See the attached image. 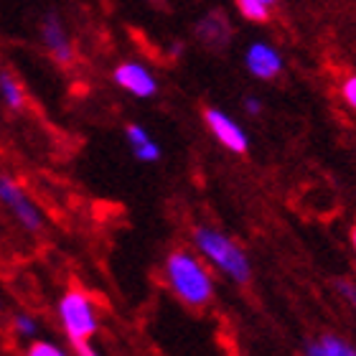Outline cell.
<instances>
[{"mask_svg":"<svg viewBox=\"0 0 356 356\" xmlns=\"http://www.w3.org/2000/svg\"><path fill=\"white\" fill-rule=\"evenodd\" d=\"M41 41H44L46 51L51 54V59L61 67H69V64H74V44H72V38H69L67 29H64V23L56 13H46L41 18Z\"/></svg>","mask_w":356,"mask_h":356,"instance_id":"7","label":"cell"},{"mask_svg":"<svg viewBox=\"0 0 356 356\" xmlns=\"http://www.w3.org/2000/svg\"><path fill=\"white\" fill-rule=\"evenodd\" d=\"M193 247L201 252V257L214 265L222 275H227L232 282L247 285L252 280V265L242 247L224 232L214 227H196L193 229Z\"/></svg>","mask_w":356,"mask_h":356,"instance_id":"2","label":"cell"},{"mask_svg":"<svg viewBox=\"0 0 356 356\" xmlns=\"http://www.w3.org/2000/svg\"><path fill=\"white\" fill-rule=\"evenodd\" d=\"M64 346L54 341H44V339H33L29 346V356H64Z\"/></svg>","mask_w":356,"mask_h":356,"instance_id":"15","label":"cell"},{"mask_svg":"<svg viewBox=\"0 0 356 356\" xmlns=\"http://www.w3.org/2000/svg\"><path fill=\"white\" fill-rule=\"evenodd\" d=\"M0 99L13 112H21L26 107V95H23L21 82L8 69H0Z\"/></svg>","mask_w":356,"mask_h":356,"instance_id":"11","label":"cell"},{"mask_svg":"<svg viewBox=\"0 0 356 356\" xmlns=\"http://www.w3.org/2000/svg\"><path fill=\"white\" fill-rule=\"evenodd\" d=\"M234 6H237L239 15H242L245 21L265 23L267 18H270V6L262 3V0H234Z\"/></svg>","mask_w":356,"mask_h":356,"instance_id":"12","label":"cell"},{"mask_svg":"<svg viewBox=\"0 0 356 356\" xmlns=\"http://www.w3.org/2000/svg\"><path fill=\"white\" fill-rule=\"evenodd\" d=\"M262 3H267V6H275V3H277V0H262Z\"/></svg>","mask_w":356,"mask_h":356,"instance_id":"20","label":"cell"},{"mask_svg":"<svg viewBox=\"0 0 356 356\" xmlns=\"http://www.w3.org/2000/svg\"><path fill=\"white\" fill-rule=\"evenodd\" d=\"M59 321L64 328L67 341L74 346L79 354H95L92 349V339L99 331V321H97V308L95 300L84 293V290H67L59 298Z\"/></svg>","mask_w":356,"mask_h":356,"instance_id":"3","label":"cell"},{"mask_svg":"<svg viewBox=\"0 0 356 356\" xmlns=\"http://www.w3.org/2000/svg\"><path fill=\"white\" fill-rule=\"evenodd\" d=\"M303 354L308 356H356V346L336 334H321L303 346Z\"/></svg>","mask_w":356,"mask_h":356,"instance_id":"10","label":"cell"},{"mask_svg":"<svg viewBox=\"0 0 356 356\" xmlns=\"http://www.w3.org/2000/svg\"><path fill=\"white\" fill-rule=\"evenodd\" d=\"M0 308H3V303H0Z\"/></svg>","mask_w":356,"mask_h":356,"instance_id":"22","label":"cell"},{"mask_svg":"<svg viewBox=\"0 0 356 356\" xmlns=\"http://www.w3.org/2000/svg\"><path fill=\"white\" fill-rule=\"evenodd\" d=\"M163 273L171 293L188 308H204L214 298V277L188 250H173L165 257Z\"/></svg>","mask_w":356,"mask_h":356,"instance_id":"1","label":"cell"},{"mask_svg":"<svg viewBox=\"0 0 356 356\" xmlns=\"http://www.w3.org/2000/svg\"><path fill=\"white\" fill-rule=\"evenodd\" d=\"M0 204L13 214V219L21 224L23 229L36 234L44 229V214L41 209L31 201V196L23 191V186L18 181H13L10 176L0 173Z\"/></svg>","mask_w":356,"mask_h":356,"instance_id":"4","label":"cell"},{"mask_svg":"<svg viewBox=\"0 0 356 356\" xmlns=\"http://www.w3.org/2000/svg\"><path fill=\"white\" fill-rule=\"evenodd\" d=\"M196 33H199V38L204 41V44L209 46H227V41H229L232 36V29H229V21H227V15L224 13H209L207 18H201L199 21V29H196Z\"/></svg>","mask_w":356,"mask_h":356,"instance_id":"9","label":"cell"},{"mask_svg":"<svg viewBox=\"0 0 356 356\" xmlns=\"http://www.w3.org/2000/svg\"><path fill=\"white\" fill-rule=\"evenodd\" d=\"M351 245H354V250H356V227H354V232H351Z\"/></svg>","mask_w":356,"mask_h":356,"instance_id":"19","label":"cell"},{"mask_svg":"<svg viewBox=\"0 0 356 356\" xmlns=\"http://www.w3.org/2000/svg\"><path fill=\"white\" fill-rule=\"evenodd\" d=\"M341 95H343V102H346L349 107H354V110H356V74H351L349 79L343 82Z\"/></svg>","mask_w":356,"mask_h":356,"instance_id":"17","label":"cell"},{"mask_svg":"<svg viewBox=\"0 0 356 356\" xmlns=\"http://www.w3.org/2000/svg\"><path fill=\"white\" fill-rule=\"evenodd\" d=\"M334 285H336V293H339V296H341L343 300H346V303H349L351 308L356 311V282L339 277V280H336Z\"/></svg>","mask_w":356,"mask_h":356,"instance_id":"16","label":"cell"},{"mask_svg":"<svg viewBox=\"0 0 356 356\" xmlns=\"http://www.w3.org/2000/svg\"><path fill=\"white\" fill-rule=\"evenodd\" d=\"M112 79L122 92L138 97V99H150V97L158 95V79L140 61H122V64H118L115 72H112Z\"/></svg>","mask_w":356,"mask_h":356,"instance_id":"6","label":"cell"},{"mask_svg":"<svg viewBox=\"0 0 356 356\" xmlns=\"http://www.w3.org/2000/svg\"><path fill=\"white\" fill-rule=\"evenodd\" d=\"M148 3H158V0H148Z\"/></svg>","mask_w":356,"mask_h":356,"instance_id":"21","label":"cell"},{"mask_svg":"<svg viewBox=\"0 0 356 356\" xmlns=\"http://www.w3.org/2000/svg\"><path fill=\"white\" fill-rule=\"evenodd\" d=\"M204 122H207L209 133L214 135L227 150H232V153H247L250 150V135L245 133V127L219 107H207Z\"/></svg>","mask_w":356,"mask_h":356,"instance_id":"5","label":"cell"},{"mask_svg":"<svg viewBox=\"0 0 356 356\" xmlns=\"http://www.w3.org/2000/svg\"><path fill=\"white\" fill-rule=\"evenodd\" d=\"M13 334L21 339H36L38 336V321L31 313H15L13 316Z\"/></svg>","mask_w":356,"mask_h":356,"instance_id":"13","label":"cell"},{"mask_svg":"<svg viewBox=\"0 0 356 356\" xmlns=\"http://www.w3.org/2000/svg\"><path fill=\"white\" fill-rule=\"evenodd\" d=\"M245 67L254 79L270 82L275 76H280L282 56L273 44H267V41H252L245 51Z\"/></svg>","mask_w":356,"mask_h":356,"instance_id":"8","label":"cell"},{"mask_svg":"<svg viewBox=\"0 0 356 356\" xmlns=\"http://www.w3.org/2000/svg\"><path fill=\"white\" fill-rule=\"evenodd\" d=\"M133 150V156L140 161V163H158L161 161V156H163V150H161V145H158L153 138L150 140H145L143 145H135V148H130Z\"/></svg>","mask_w":356,"mask_h":356,"instance_id":"14","label":"cell"},{"mask_svg":"<svg viewBox=\"0 0 356 356\" xmlns=\"http://www.w3.org/2000/svg\"><path fill=\"white\" fill-rule=\"evenodd\" d=\"M245 112L247 115H252V118H257V115H262V99L260 97H254V95H250V97H245Z\"/></svg>","mask_w":356,"mask_h":356,"instance_id":"18","label":"cell"}]
</instances>
